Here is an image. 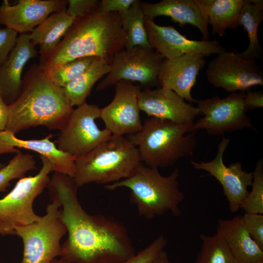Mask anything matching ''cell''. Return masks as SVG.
I'll return each instance as SVG.
<instances>
[{
    "label": "cell",
    "mask_w": 263,
    "mask_h": 263,
    "mask_svg": "<svg viewBox=\"0 0 263 263\" xmlns=\"http://www.w3.org/2000/svg\"><path fill=\"white\" fill-rule=\"evenodd\" d=\"M9 118V106L0 95V131H4Z\"/></svg>",
    "instance_id": "38"
},
{
    "label": "cell",
    "mask_w": 263,
    "mask_h": 263,
    "mask_svg": "<svg viewBox=\"0 0 263 263\" xmlns=\"http://www.w3.org/2000/svg\"><path fill=\"white\" fill-rule=\"evenodd\" d=\"M126 43L119 13L97 10L77 18L54 50L40 58L38 65L42 69H49L89 56L98 57L110 64Z\"/></svg>",
    "instance_id": "2"
},
{
    "label": "cell",
    "mask_w": 263,
    "mask_h": 263,
    "mask_svg": "<svg viewBox=\"0 0 263 263\" xmlns=\"http://www.w3.org/2000/svg\"><path fill=\"white\" fill-rule=\"evenodd\" d=\"M47 187L51 199L61 205L67 230L61 259L69 263H118L136 254L122 223L104 215H91L83 208L74 178L55 171Z\"/></svg>",
    "instance_id": "1"
},
{
    "label": "cell",
    "mask_w": 263,
    "mask_h": 263,
    "mask_svg": "<svg viewBox=\"0 0 263 263\" xmlns=\"http://www.w3.org/2000/svg\"><path fill=\"white\" fill-rule=\"evenodd\" d=\"M100 1L97 0H68L67 11L76 19L97 10Z\"/></svg>",
    "instance_id": "35"
},
{
    "label": "cell",
    "mask_w": 263,
    "mask_h": 263,
    "mask_svg": "<svg viewBox=\"0 0 263 263\" xmlns=\"http://www.w3.org/2000/svg\"><path fill=\"white\" fill-rule=\"evenodd\" d=\"M165 58L152 48L136 46L117 53L109 64L111 70L96 87L104 90L121 80L137 81L147 87L156 86L161 65Z\"/></svg>",
    "instance_id": "11"
},
{
    "label": "cell",
    "mask_w": 263,
    "mask_h": 263,
    "mask_svg": "<svg viewBox=\"0 0 263 263\" xmlns=\"http://www.w3.org/2000/svg\"><path fill=\"white\" fill-rule=\"evenodd\" d=\"M8 106L5 130L15 134L39 126L60 130L74 109L63 88L51 82L37 64L27 71L20 95Z\"/></svg>",
    "instance_id": "3"
},
{
    "label": "cell",
    "mask_w": 263,
    "mask_h": 263,
    "mask_svg": "<svg viewBox=\"0 0 263 263\" xmlns=\"http://www.w3.org/2000/svg\"><path fill=\"white\" fill-rule=\"evenodd\" d=\"M145 17L153 20L158 16L170 17L181 25L190 24L208 40L207 14L203 0H163L155 3L140 2Z\"/></svg>",
    "instance_id": "20"
},
{
    "label": "cell",
    "mask_w": 263,
    "mask_h": 263,
    "mask_svg": "<svg viewBox=\"0 0 263 263\" xmlns=\"http://www.w3.org/2000/svg\"><path fill=\"white\" fill-rule=\"evenodd\" d=\"M242 218L250 236L263 249V214L245 212Z\"/></svg>",
    "instance_id": "33"
},
{
    "label": "cell",
    "mask_w": 263,
    "mask_h": 263,
    "mask_svg": "<svg viewBox=\"0 0 263 263\" xmlns=\"http://www.w3.org/2000/svg\"><path fill=\"white\" fill-rule=\"evenodd\" d=\"M206 63L205 56L197 54L165 59L159 72L158 84L161 88L173 91L189 103H196L192 96L191 89Z\"/></svg>",
    "instance_id": "18"
},
{
    "label": "cell",
    "mask_w": 263,
    "mask_h": 263,
    "mask_svg": "<svg viewBox=\"0 0 263 263\" xmlns=\"http://www.w3.org/2000/svg\"><path fill=\"white\" fill-rule=\"evenodd\" d=\"M144 23L150 46L165 59L188 54L207 56L219 54L225 49L216 40L188 39L171 26H161L145 17Z\"/></svg>",
    "instance_id": "15"
},
{
    "label": "cell",
    "mask_w": 263,
    "mask_h": 263,
    "mask_svg": "<svg viewBox=\"0 0 263 263\" xmlns=\"http://www.w3.org/2000/svg\"><path fill=\"white\" fill-rule=\"evenodd\" d=\"M51 134L41 139L23 140L7 130L0 131V155L20 151L15 148L35 151L40 156L48 159L53 164V171L66 174L74 178L75 172L76 158L58 150L50 139Z\"/></svg>",
    "instance_id": "21"
},
{
    "label": "cell",
    "mask_w": 263,
    "mask_h": 263,
    "mask_svg": "<svg viewBox=\"0 0 263 263\" xmlns=\"http://www.w3.org/2000/svg\"><path fill=\"white\" fill-rule=\"evenodd\" d=\"M230 141L229 137H223L218 145L215 158L208 162L198 163L191 161L196 169L204 170L213 176L221 185L224 195L228 202L230 211L236 212L241 208L247 196V188L251 186L253 173L243 170L240 162H236L226 166L223 155Z\"/></svg>",
    "instance_id": "14"
},
{
    "label": "cell",
    "mask_w": 263,
    "mask_h": 263,
    "mask_svg": "<svg viewBox=\"0 0 263 263\" xmlns=\"http://www.w3.org/2000/svg\"><path fill=\"white\" fill-rule=\"evenodd\" d=\"M51 263H69L68 262L65 261L62 259L59 260H56V259H54Z\"/></svg>",
    "instance_id": "40"
},
{
    "label": "cell",
    "mask_w": 263,
    "mask_h": 263,
    "mask_svg": "<svg viewBox=\"0 0 263 263\" xmlns=\"http://www.w3.org/2000/svg\"><path fill=\"white\" fill-rule=\"evenodd\" d=\"M263 20V0H244L240 13L239 25L246 31L249 44L247 48L240 53L248 58L256 59L262 53V48L258 39V31Z\"/></svg>",
    "instance_id": "26"
},
{
    "label": "cell",
    "mask_w": 263,
    "mask_h": 263,
    "mask_svg": "<svg viewBox=\"0 0 263 263\" xmlns=\"http://www.w3.org/2000/svg\"><path fill=\"white\" fill-rule=\"evenodd\" d=\"M253 173L252 189L244 200L241 208L245 212L263 214V160L256 163Z\"/></svg>",
    "instance_id": "31"
},
{
    "label": "cell",
    "mask_w": 263,
    "mask_h": 263,
    "mask_svg": "<svg viewBox=\"0 0 263 263\" xmlns=\"http://www.w3.org/2000/svg\"><path fill=\"white\" fill-rule=\"evenodd\" d=\"M37 169L36 161L33 155L20 151L0 169V192L6 190L10 182L25 176L28 171Z\"/></svg>",
    "instance_id": "30"
},
{
    "label": "cell",
    "mask_w": 263,
    "mask_h": 263,
    "mask_svg": "<svg viewBox=\"0 0 263 263\" xmlns=\"http://www.w3.org/2000/svg\"><path fill=\"white\" fill-rule=\"evenodd\" d=\"M52 200L39 220L15 228V235L22 239L23 244L20 263H51L60 256V240L67 230L61 217L60 203Z\"/></svg>",
    "instance_id": "8"
},
{
    "label": "cell",
    "mask_w": 263,
    "mask_h": 263,
    "mask_svg": "<svg viewBox=\"0 0 263 263\" xmlns=\"http://www.w3.org/2000/svg\"><path fill=\"white\" fill-rule=\"evenodd\" d=\"M110 70V65L98 58L83 73L63 88L72 106L77 107L85 103L95 83Z\"/></svg>",
    "instance_id": "25"
},
{
    "label": "cell",
    "mask_w": 263,
    "mask_h": 263,
    "mask_svg": "<svg viewBox=\"0 0 263 263\" xmlns=\"http://www.w3.org/2000/svg\"><path fill=\"white\" fill-rule=\"evenodd\" d=\"M208 24L213 34L223 37L226 30L234 29L239 25L240 13L244 0H203Z\"/></svg>",
    "instance_id": "24"
},
{
    "label": "cell",
    "mask_w": 263,
    "mask_h": 263,
    "mask_svg": "<svg viewBox=\"0 0 263 263\" xmlns=\"http://www.w3.org/2000/svg\"><path fill=\"white\" fill-rule=\"evenodd\" d=\"M152 263H173L169 259L167 253L163 250Z\"/></svg>",
    "instance_id": "39"
},
{
    "label": "cell",
    "mask_w": 263,
    "mask_h": 263,
    "mask_svg": "<svg viewBox=\"0 0 263 263\" xmlns=\"http://www.w3.org/2000/svg\"><path fill=\"white\" fill-rule=\"evenodd\" d=\"M217 233L226 243L237 263H257L263 261V249L250 236L242 216L219 219Z\"/></svg>",
    "instance_id": "22"
},
{
    "label": "cell",
    "mask_w": 263,
    "mask_h": 263,
    "mask_svg": "<svg viewBox=\"0 0 263 263\" xmlns=\"http://www.w3.org/2000/svg\"><path fill=\"white\" fill-rule=\"evenodd\" d=\"M100 111L97 105L86 102L74 109L59 130L57 149L76 159L109 138L111 132L106 129H100L95 122Z\"/></svg>",
    "instance_id": "9"
},
{
    "label": "cell",
    "mask_w": 263,
    "mask_h": 263,
    "mask_svg": "<svg viewBox=\"0 0 263 263\" xmlns=\"http://www.w3.org/2000/svg\"><path fill=\"white\" fill-rule=\"evenodd\" d=\"M115 86L114 97L101 109L100 118L113 135L135 134L143 126L138 102L141 87L126 80H121Z\"/></svg>",
    "instance_id": "13"
},
{
    "label": "cell",
    "mask_w": 263,
    "mask_h": 263,
    "mask_svg": "<svg viewBox=\"0 0 263 263\" xmlns=\"http://www.w3.org/2000/svg\"><path fill=\"white\" fill-rule=\"evenodd\" d=\"M75 19L76 18L69 14L65 8L50 15L29 33L33 44L39 47L40 58L54 50Z\"/></svg>",
    "instance_id": "23"
},
{
    "label": "cell",
    "mask_w": 263,
    "mask_h": 263,
    "mask_svg": "<svg viewBox=\"0 0 263 263\" xmlns=\"http://www.w3.org/2000/svg\"><path fill=\"white\" fill-rule=\"evenodd\" d=\"M244 104L247 111L263 108V93L262 91L245 92Z\"/></svg>",
    "instance_id": "37"
},
{
    "label": "cell",
    "mask_w": 263,
    "mask_h": 263,
    "mask_svg": "<svg viewBox=\"0 0 263 263\" xmlns=\"http://www.w3.org/2000/svg\"><path fill=\"white\" fill-rule=\"evenodd\" d=\"M176 168L164 176L158 169L140 165L131 177L105 186L108 190L126 188L131 191L130 201L136 205L139 215L148 219L170 212L181 215L180 206L185 196L181 191Z\"/></svg>",
    "instance_id": "5"
},
{
    "label": "cell",
    "mask_w": 263,
    "mask_h": 263,
    "mask_svg": "<svg viewBox=\"0 0 263 263\" xmlns=\"http://www.w3.org/2000/svg\"><path fill=\"white\" fill-rule=\"evenodd\" d=\"M98 58L94 56L82 57L54 68L40 69L51 82L63 88L83 73Z\"/></svg>",
    "instance_id": "29"
},
{
    "label": "cell",
    "mask_w": 263,
    "mask_h": 263,
    "mask_svg": "<svg viewBox=\"0 0 263 263\" xmlns=\"http://www.w3.org/2000/svg\"><path fill=\"white\" fill-rule=\"evenodd\" d=\"M193 124H179L149 117L141 130L128 138L137 149L141 161L148 167L167 168L194 153L196 132L186 134Z\"/></svg>",
    "instance_id": "4"
},
{
    "label": "cell",
    "mask_w": 263,
    "mask_h": 263,
    "mask_svg": "<svg viewBox=\"0 0 263 263\" xmlns=\"http://www.w3.org/2000/svg\"><path fill=\"white\" fill-rule=\"evenodd\" d=\"M18 33L7 28H0V67L5 62L14 47Z\"/></svg>",
    "instance_id": "34"
},
{
    "label": "cell",
    "mask_w": 263,
    "mask_h": 263,
    "mask_svg": "<svg viewBox=\"0 0 263 263\" xmlns=\"http://www.w3.org/2000/svg\"><path fill=\"white\" fill-rule=\"evenodd\" d=\"M42 165L33 176L19 179L13 188L0 198V235H15L16 226L27 225L40 218L33 209L34 202L47 187L53 166L46 157L40 156Z\"/></svg>",
    "instance_id": "7"
},
{
    "label": "cell",
    "mask_w": 263,
    "mask_h": 263,
    "mask_svg": "<svg viewBox=\"0 0 263 263\" xmlns=\"http://www.w3.org/2000/svg\"><path fill=\"white\" fill-rule=\"evenodd\" d=\"M38 54L29 33L20 34L5 62L0 67V95L9 105L20 95L24 66Z\"/></svg>",
    "instance_id": "19"
},
{
    "label": "cell",
    "mask_w": 263,
    "mask_h": 263,
    "mask_svg": "<svg viewBox=\"0 0 263 263\" xmlns=\"http://www.w3.org/2000/svg\"><path fill=\"white\" fill-rule=\"evenodd\" d=\"M141 162L137 149L129 138L112 135L76 159L74 179L78 188L91 183L110 184L132 176Z\"/></svg>",
    "instance_id": "6"
},
{
    "label": "cell",
    "mask_w": 263,
    "mask_h": 263,
    "mask_svg": "<svg viewBox=\"0 0 263 263\" xmlns=\"http://www.w3.org/2000/svg\"><path fill=\"white\" fill-rule=\"evenodd\" d=\"M140 2L135 0L128 9L119 13L126 35L125 49L136 46L151 48L148 39L144 23L145 15L140 7Z\"/></svg>",
    "instance_id": "27"
},
{
    "label": "cell",
    "mask_w": 263,
    "mask_h": 263,
    "mask_svg": "<svg viewBox=\"0 0 263 263\" xmlns=\"http://www.w3.org/2000/svg\"><path fill=\"white\" fill-rule=\"evenodd\" d=\"M206 74L210 84L232 93L263 85V72L256 59L233 51L225 50L212 59Z\"/></svg>",
    "instance_id": "12"
},
{
    "label": "cell",
    "mask_w": 263,
    "mask_h": 263,
    "mask_svg": "<svg viewBox=\"0 0 263 263\" xmlns=\"http://www.w3.org/2000/svg\"><path fill=\"white\" fill-rule=\"evenodd\" d=\"M135 0H102L98 11L102 13L121 12L128 9Z\"/></svg>",
    "instance_id": "36"
},
{
    "label": "cell",
    "mask_w": 263,
    "mask_h": 263,
    "mask_svg": "<svg viewBox=\"0 0 263 263\" xmlns=\"http://www.w3.org/2000/svg\"><path fill=\"white\" fill-rule=\"evenodd\" d=\"M263 263V261H261V262H259V263Z\"/></svg>",
    "instance_id": "42"
},
{
    "label": "cell",
    "mask_w": 263,
    "mask_h": 263,
    "mask_svg": "<svg viewBox=\"0 0 263 263\" xmlns=\"http://www.w3.org/2000/svg\"><path fill=\"white\" fill-rule=\"evenodd\" d=\"M68 0H19L0 5V24L18 34L31 33L50 15L66 8Z\"/></svg>",
    "instance_id": "16"
},
{
    "label": "cell",
    "mask_w": 263,
    "mask_h": 263,
    "mask_svg": "<svg viewBox=\"0 0 263 263\" xmlns=\"http://www.w3.org/2000/svg\"><path fill=\"white\" fill-rule=\"evenodd\" d=\"M245 93H232L223 98L213 96L197 100L199 115L203 117L193 123L189 132L203 129L210 135H221L244 127L255 129L246 114Z\"/></svg>",
    "instance_id": "10"
},
{
    "label": "cell",
    "mask_w": 263,
    "mask_h": 263,
    "mask_svg": "<svg viewBox=\"0 0 263 263\" xmlns=\"http://www.w3.org/2000/svg\"><path fill=\"white\" fill-rule=\"evenodd\" d=\"M138 102L140 110L149 117L177 123L193 124L199 115L197 107L187 102L173 91L161 87L141 91Z\"/></svg>",
    "instance_id": "17"
},
{
    "label": "cell",
    "mask_w": 263,
    "mask_h": 263,
    "mask_svg": "<svg viewBox=\"0 0 263 263\" xmlns=\"http://www.w3.org/2000/svg\"><path fill=\"white\" fill-rule=\"evenodd\" d=\"M202 245L195 263H237L228 245L216 233L200 234Z\"/></svg>",
    "instance_id": "28"
},
{
    "label": "cell",
    "mask_w": 263,
    "mask_h": 263,
    "mask_svg": "<svg viewBox=\"0 0 263 263\" xmlns=\"http://www.w3.org/2000/svg\"><path fill=\"white\" fill-rule=\"evenodd\" d=\"M167 245V238L164 235H159L148 246L128 260L118 263H152Z\"/></svg>",
    "instance_id": "32"
},
{
    "label": "cell",
    "mask_w": 263,
    "mask_h": 263,
    "mask_svg": "<svg viewBox=\"0 0 263 263\" xmlns=\"http://www.w3.org/2000/svg\"><path fill=\"white\" fill-rule=\"evenodd\" d=\"M5 166L4 164L1 163H0V169L2 168L4 166Z\"/></svg>",
    "instance_id": "41"
}]
</instances>
